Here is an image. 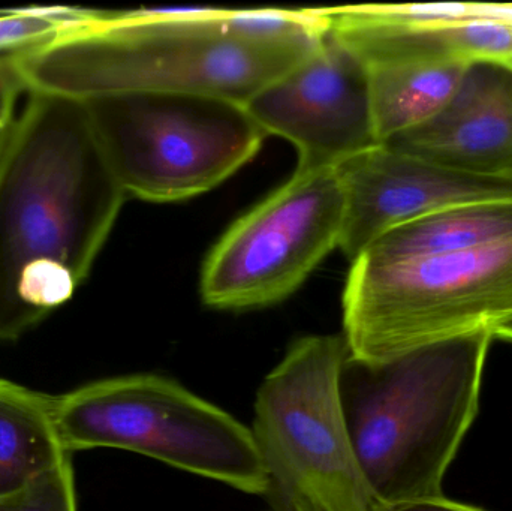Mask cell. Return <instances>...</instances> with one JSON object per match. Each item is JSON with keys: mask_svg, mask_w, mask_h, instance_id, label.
<instances>
[{"mask_svg": "<svg viewBox=\"0 0 512 511\" xmlns=\"http://www.w3.org/2000/svg\"><path fill=\"white\" fill-rule=\"evenodd\" d=\"M327 32L324 9L96 11L17 66L27 92L78 101L162 92L245 105L306 60Z\"/></svg>", "mask_w": 512, "mask_h": 511, "instance_id": "1", "label": "cell"}, {"mask_svg": "<svg viewBox=\"0 0 512 511\" xmlns=\"http://www.w3.org/2000/svg\"><path fill=\"white\" fill-rule=\"evenodd\" d=\"M126 198L84 102L30 90L0 162V341L74 296Z\"/></svg>", "mask_w": 512, "mask_h": 511, "instance_id": "2", "label": "cell"}, {"mask_svg": "<svg viewBox=\"0 0 512 511\" xmlns=\"http://www.w3.org/2000/svg\"><path fill=\"white\" fill-rule=\"evenodd\" d=\"M493 339L486 330L385 362L346 353L337 392L376 504L444 497L445 474L480 408Z\"/></svg>", "mask_w": 512, "mask_h": 511, "instance_id": "3", "label": "cell"}, {"mask_svg": "<svg viewBox=\"0 0 512 511\" xmlns=\"http://www.w3.org/2000/svg\"><path fill=\"white\" fill-rule=\"evenodd\" d=\"M512 321V237L468 251L352 261L343 339L354 359L385 362Z\"/></svg>", "mask_w": 512, "mask_h": 511, "instance_id": "4", "label": "cell"}, {"mask_svg": "<svg viewBox=\"0 0 512 511\" xmlns=\"http://www.w3.org/2000/svg\"><path fill=\"white\" fill-rule=\"evenodd\" d=\"M56 426L68 453L126 450L245 494L268 492L251 429L161 375L108 378L59 396Z\"/></svg>", "mask_w": 512, "mask_h": 511, "instance_id": "5", "label": "cell"}, {"mask_svg": "<svg viewBox=\"0 0 512 511\" xmlns=\"http://www.w3.org/2000/svg\"><path fill=\"white\" fill-rule=\"evenodd\" d=\"M342 336L297 339L256 393L252 434L273 511H373L340 407Z\"/></svg>", "mask_w": 512, "mask_h": 511, "instance_id": "6", "label": "cell"}, {"mask_svg": "<svg viewBox=\"0 0 512 511\" xmlns=\"http://www.w3.org/2000/svg\"><path fill=\"white\" fill-rule=\"evenodd\" d=\"M83 102L128 198L168 203L212 191L252 161L267 137L245 105L228 99L128 92Z\"/></svg>", "mask_w": 512, "mask_h": 511, "instance_id": "7", "label": "cell"}, {"mask_svg": "<svg viewBox=\"0 0 512 511\" xmlns=\"http://www.w3.org/2000/svg\"><path fill=\"white\" fill-rule=\"evenodd\" d=\"M345 213L336 168L295 170L213 246L201 272L204 303L245 311L282 302L339 248Z\"/></svg>", "mask_w": 512, "mask_h": 511, "instance_id": "8", "label": "cell"}, {"mask_svg": "<svg viewBox=\"0 0 512 511\" xmlns=\"http://www.w3.org/2000/svg\"><path fill=\"white\" fill-rule=\"evenodd\" d=\"M245 108L265 134L297 147V170L336 168L379 144L366 69L330 30L306 60Z\"/></svg>", "mask_w": 512, "mask_h": 511, "instance_id": "9", "label": "cell"}, {"mask_svg": "<svg viewBox=\"0 0 512 511\" xmlns=\"http://www.w3.org/2000/svg\"><path fill=\"white\" fill-rule=\"evenodd\" d=\"M346 213L339 248L352 261L388 231L448 207L512 201V182L484 179L378 144L336 167Z\"/></svg>", "mask_w": 512, "mask_h": 511, "instance_id": "10", "label": "cell"}, {"mask_svg": "<svg viewBox=\"0 0 512 511\" xmlns=\"http://www.w3.org/2000/svg\"><path fill=\"white\" fill-rule=\"evenodd\" d=\"M384 144L459 173L512 182V60L472 63L438 116Z\"/></svg>", "mask_w": 512, "mask_h": 511, "instance_id": "11", "label": "cell"}, {"mask_svg": "<svg viewBox=\"0 0 512 511\" xmlns=\"http://www.w3.org/2000/svg\"><path fill=\"white\" fill-rule=\"evenodd\" d=\"M363 66L376 138L384 144L438 116L471 65L438 57H405Z\"/></svg>", "mask_w": 512, "mask_h": 511, "instance_id": "12", "label": "cell"}, {"mask_svg": "<svg viewBox=\"0 0 512 511\" xmlns=\"http://www.w3.org/2000/svg\"><path fill=\"white\" fill-rule=\"evenodd\" d=\"M57 398L0 380V498L71 458L56 426Z\"/></svg>", "mask_w": 512, "mask_h": 511, "instance_id": "13", "label": "cell"}, {"mask_svg": "<svg viewBox=\"0 0 512 511\" xmlns=\"http://www.w3.org/2000/svg\"><path fill=\"white\" fill-rule=\"evenodd\" d=\"M511 237L512 201H484L448 207L399 225L360 255L375 260L427 257L468 251Z\"/></svg>", "mask_w": 512, "mask_h": 511, "instance_id": "14", "label": "cell"}, {"mask_svg": "<svg viewBox=\"0 0 512 511\" xmlns=\"http://www.w3.org/2000/svg\"><path fill=\"white\" fill-rule=\"evenodd\" d=\"M95 14L93 9L69 6L0 9V65L26 59Z\"/></svg>", "mask_w": 512, "mask_h": 511, "instance_id": "15", "label": "cell"}, {"mask_svg": "<svg viewBox=\"0 0 512 511\" xmlns=\"http://www.w3.org/2000/svg\"><path fill=\"white\" fill-rule=\"evenodd\" d=\"M0 511H77L71 458L21 491L0 498Z\"/></svg>", "mask_w": 512, "mask_h": 511, "instance_id": "16", "label": "cell"}, {"mask_svg": "<svg viewBox=\"0 0 512 511\" xmlns=\"http://www.w3.org/2000/svg\"><path fill=\"white\" fill-rule=\"evenodd\" d=\"M27 90L17 63L0 65V162L5 156L17 123V104Z\"/></svg>", "mask_w": 512, "mask_h": 511, "instance_id": "17", "label": "cell"}, {"mask_svg": "<svg viewBox=\"0 0 512 511\" xmlns=\"http://www.w3.org/2000/svg\"><path fill=\"white\" fill-rule=\"evenodd\" d=\"M373 511H484L478 507L468 506V504L457 503V501L448 500L447 497L432 498V500L411 501V503L390 504L382 506L375 504Z\"/></svg>", "mask_w": 512, "mask_h": 511, "instance_id": "18", "label": "cell"}, {"mask_svg": "<svg viewBox=\"0 0 512 511\" xmlns=\"http://www.w3.org/2000/svg\"><path fill=\"white\" fill-rule=\"evenodd\" d=\"M493 338L504 339V341L512 342V321L502 324L493 330Z\"/></svg>", "mask_w": 512, "mask_h": 511, "instance_id": "19", "label": "cell"}]
</instances>
